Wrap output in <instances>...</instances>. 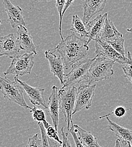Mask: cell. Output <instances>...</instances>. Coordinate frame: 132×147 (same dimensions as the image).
<instances>
[{
    "label": "cell",
    "instance_id": "11",
    "mask_svg": "<svg viewBox=\"0 0 132 147\" xmlns=\"http://www.w3.org/2000/svg\"><path fill=\"white\" fill-rule=\"evenodd\" d=\"M45 57L48 61L50 70L53 76H56L61 84L63 86L64 84V70L65 66L63 60L60 55H57L51 51H46L44 52Z\"/></svg>",
    "mask_w": 132,
    "mask_h": 147
},
{
    "label": "cell",
    "instance_id": "19",
    "mask_svg": "<svg viewBox=\"0 0 132 147\" xmlns=\"http://www.w3.org/2000/svg\"><path fill=\"white\" fill-rule=\"evenodd\" d=\"M74 126L79 140L85 147H102L99 144L97 138L94 137L91 132L86 131L76 125Z\"/></svg>",
    "mask_w": 132,
    "mask_h": 147
},
{
    "label": "cell",
    "instance_id": "5",
    "mask_svg": "<svg viewBox=\"0 0 132 147\" xmlns=\"http://www.w3.org/2000/svg\"><path fill=\"white\" fill-rule=\"evenodd\" d=\"M94 60V58H86L73 65L71 71L65 75L66 79L62 87L73 86L82 81H87L88 79L90 69Z\"/></svg>",
    "mask_w": 132,
    "mask_h": 147
},
{
    "label": "cell",
    "instance_id": "30",
    "mask_svg": "<svg viewBox=\"0 0 132 147\" xmlns=\"http://www.w3.org/2000/svg\"><path fill=\"white\" fill-rule=\"evenodd\" d=\"M69 132L72 134V137L73 138L74 143H75V145H76V147H86L81 143V142L79 140L78 137L77 136V135H76V131H75V128H74L73 123H72V126H71Z\"/></svg>",
    "mask_w": 132,
    "mask_h": 147
},
{
    "label": "cell",
    "instance_id": "2",
    "mask_svg": "<svg viewBox=\"0 0 132 147\" xmlns=\"http://www.w3.org/2000/svg\"><path fill=\"white\" fill-rule=\"evenodd\" d=\"M115 61L104 56L97 55L94 57L90 70L88 79L86 81L89 84L110 79L113 74Z\"/></svg>",
    "mask_w": 132,
    "mask_h": 147
},
{
    "label": "cell",
    "instance_id": "23",
    "mask_svg": "<svg viewBox=\"0 0 132 147\" xmlns=\"http://www.w3.org/2000/svg\"><path fill=\"white\" fill-rule=\"evenodd\" d=\"M66 0H56V7L60 18V23H59V34L61 37L62 40H64L62 34V13L64 10V6L65 5Z\"/></svg>",
    "mask_w": 132,
    "mask_h": 147
},
{
    "label": "cell",
    "instance_id": "21",
    "mask_svg": "<svg viewBox=\"0 0 132 147\" xmlns=\"http://www.w3.org/2000/svg\"><path fill=\"white\" fill-rule=\"evenodd\" d=\"M31 112L32 113L33 119L38 122H42L43 124L45 129H47L51 126L47 121L46 115L43 109L34 106L31 109Z\"/></svg>",
    "mask_w": 132,
    "mask_h": 147
},
{
    "label": "cell",
    "instance_id": "6",
    "mask_svg": "<svg viewBox=\"0 0 132 147\" xmlns=\"http://www.w3.org/2000/svg\"><path fill=\"white\" fill-rule=\"evenodd\" d=\"M34 53H25L18 55L13 59L9 67L4 72V75H16V76H23L31 74L34 65Z\"/></svg>",
    "mask_w": 132,
    "mask_h": 147
},
{
    "label": "cell",
    "instance_id": "1",
    "mask_svg": "<svg viewBox=\"0 0 132 147\" xmlns=\"http://www.w3.org/2000/svg\"><path fill=\"white\" fill-rule=\"evenodd\" d=\"M87 40L86 38L72 34L57 45L55 49L63 60L65 70H69L76 62L86 58L90 49Z\"/></svg>",
    "mask_w": 132,
    "mask_h": 147
},
{
    "label": "cell",
    "instance_id": "16",
    "mask_svg": "<svg viewBox=\"0 0 132 147\" xmlns=\"http://www.w3.org/2000/svg\"><path fill=\"white\" fill-rule=\"evenodd\" d=\"M47 105L48 113L52 119L53 126L58 131V126L59 124L60 105L58 88L55 86H53L52 87L51 93L48 98V102Z\"/></svg>",
    "mask_w": 132,
    "mask_h": 147
},
{
    "label": "cell",
    "instance_id": "20",
    "mask_svg": "<svg viewBox=\"0 0 132 147\" xmlns=\"http://www.w3.org/2000/svg\"><path fill=\"white\" fill-rule=\"evenodd\" d=\"M70 31L72 34H79L81 37L87 39L88 38V32L86 28V24L78 15H74L73 16Z\"/></svg>",
    "mask_w": 132,
    "mask_h": 147
},
{
    "label": "cell",
    "instance_id": "15",
    "mask_svg": "<svg viewBox=\"0 0 132 147\" xmlns=\"http://www.w3.org/2000/svg\"><path fill=\"white\" fill-rule=\"evenodd\" d=\"M107 17L108 14L107 13L104 14H100L87 24V30L88 35V38L87 40L88 44L92 40L95 41L99 38L104 26L105 20Z\"/></svg>",
    "mask_w": 132,
    "mask_h": 147
},
{
    "label": "cell",
    "instance_id": "35",
    "mask_svg": "<svg viewBox=\"0 0 132 147\" xmlns=\"http://www.w3.org/2000/svg\"><path fill=\"white\" fill-rule=\"evenodd\" d=\"M37 1H42V0H37Z\"/></svg>",
    "mask_w": 132,
    "mask_h": 147
},
{
    "label": "cell",
    "instance_id": "27",
    "mask_svg": "<svg viewBox=\"0 0 132 147\" xmlns=\"http://www.w3.org/2000/svg\"><path fill=\"white\" fill-rule=\"evenodd\" d=\"M122 69L125 74V77L132 84V63L122 65Z\"/></svg>",
    "mask_w": 132,
    "mask_h": 147
},
{
    "label": "cell",
    "instance_id": "29",
    "mask_svg": "<svg viewBox=\"0 0 132 147\" xmlns=\"http://www.w3.org/2000/svg\"><path fill=\"white\" fill-rule=\"evenodd\" d=\"M127 111V110L125 107L123 106H118L113 110V112L111 114H113L117 118H121L125 115Z\"/></svg>",
    "mask_w": 132,
    "mask_h": 147
},
{
    "label": "cell",
    "instance_id": "18",
    "mask_svg": "<svg viewBox=\"0 0 132 147\" xmlns=\"http://www.w3.org/2000/svg\"><path fill=\"white\" fill-rule=\"evenodd\" d=\"M123 37L116 28L113 22L108 18H106L101 34L98 40L106 42H111L119 37Z\"/></svg>",
    "mask_w": 132,
    "mask_h": 147
},
{
    "label": "cell",
    "instance_id": "26",
    "mask_svg": "<svg viewBox=\"0 0 132 147\" xmlns=\"http://www.w3.org/2000/svg\"><path fill=\"white\" fill-rule=\"evenodd\" d=\"M46 129L47 134L48 136V137L56 141L57 143H58L60 144V146L62 144V141L59 138V136L58 135V132L54 126H50L48 129Z\"/></svg>",
    "mask_w": 132,
    "mask_h": 147
},
{
    "label": "cell",
    "instance_id": "4",
    "mask_svg": "<svg viewBox=\"0 0 132 147\" xmlns=\"http://www.w3.org/2000/svg\"><path fill=\"white\" fill-rule=\"evenodd\" d=\"M23 88L18 82L11 81L7 78L0 77V90L5 98L18 104L25 109H31L23 95Z\"/></svg>",
    "mask_w": 132,
    "mask_h": 147
},
{
    "label": "cell",
    "instance_id": "25",
    "mask_svg": "<svg viewBox=\"0 0 132 147\" xmlns=\"http://www.w3.org/2000/svg\"><path fill=\"white\" fill-rule=\"evenodd\" d=\"M25 147H43L42 140L39 138L38 134L34 135L32 138L28 139Z\"/></svg>",
    "mask_w": 132,
    "mask_h": 147
},
{
    "label": "cell",
    "instance_id": "31",
    "mask_svg": "<svg viewBox=\"0 0 132 147\" xmlns=\"http://www.w3.org/2000/svg\"><path fill=\"white\" fill-rule=\"evenodd\" d=\"M75 0H66V3H65V5L64 6V10H63V13H62V16L64 17V14L65 13V12L66 11V10H68V9L73 3V2H74Z\"/></svg>",
    "mask_w": 132,
    "mask_h": 147
},
{
    "label": "cell",
    "instance_id": "3",
    "mask_svg": "<svg viewBox=\"0 0 132 147\" xmlns=\"http://www.w3.org/2000/svg\"><path fill=\"white\" fill-rule=\"evenodd\" d=\"M78 88L75 86L62 87L58 90L60 110L63 114L67 123V130L69 131L72 123V116L76 105Z\"/></svg>",
    "mask_w": 132,
    "mask_h": 147
},
{
    "label": "cell",
    "instance_id": "8",
    "mask_svg": "<svg viewBox=\"0 0 132 147\" xmlns=\"http://www.w3.org/2000/svg\"><path fill=\"white\" fill-rule=\"evenodd\" d=\"M96 84L83 83L78 87L76 105L73 115L83 109H89L92 104Z\"/></svg>",
    "mask_w": 132,
    "mask_h": 147
},
{
    "label": "cell",
    "instance_id": "10",
    "mask_svg": "<svg viewBox=\"0 0 132 147\" xmlns=\"http://www.w3.org/2000/svg\"><path fill=\"white\" fill-rule=\"evenodd\" d=\"M15 80L21 84L24 90L28 94L30 102L34 106H42L45 109H48V105L44 97V88L32 87L27 83L20 80L17 76L15 77Z\"/></svg>",
    "mask_w": 132,
    "mask_h": 147
},
{
    "label": "cell",
    "instance_id": "34",
    "mask_svg": "<svg viewBox=\"0 0 132 147\" xmlns=\"http://www.w3.org/2000/svg\"><path fill=\"white\" fill-rule=\"evenodd\" d=\"M128 147H132V144L128 143Z\"/></svg>",
    "mask_w": 132,
    "mask_h": 147
},
{
    "label": "cell",
    "instance_id": "12",
    "mask_svg": "<svg viewBox=\"0 0 132 147\" xmlns=\"http://www.w3.org/2000/svg\"><path fill=\"white\" fill-rule=\"evenodd\" d=\"M5 10L8 16V21L13 28L19 26H25L26 23L23 16L22 9L14 5L9 0H3Z\"/></svg>",
    "mask_w": 132,
    "mask_h": 147
},
{
    "label": "cell",
    "instance_id": "7",
    "mask_svg": "<svg viewBox=\"0 0 132 147\" xmlns=\"http://www.w3.org/2000/svg\"><path fill=\"white\" fill-rule=\"evenodd\" d=\"M94 42L96 48L95 53L97 55H102L110 58L121 65L132 63V55L130 52H128V57H126L118 53L106 41L97 40Z\"/></svg>",
    "mask_w": 132,
    "mask_h": 147
},
{
    "label": "cell",
    "instance_id": "17",
    "mask_svg": "<svg viewBox=\"0 0 132 147\" xmlns=\"http://www.w3.org/2000/svg\"><path fill=\"white\" fill-rule=\"evenodd\" d=\"M106 118L108 122V128L113 132L122 144L124 145L132 144V130L119 125L111 121L109 117Z\"/></svg>",
    "mask_w": 132,
    "mask_h": 147
},
{
    "label": "cell",
    "instance_id": "14",
    "mask_svg": "<svg viewBox=\"0 0 132 147\" xmlns=\"http://www.w3.org/2000/svg\"><path fill=\"white\" fill-rule=\"evenodd\" d=\"M17 40L21 49L26 53L37 55L36 47L33 40V37L25 26H19L17 31Z\"/></svg>",
    "mask_w": 132,
    "mask_h": 147
},
{
    "label": "cell",
    "instance_id": "9",
    "mask_svg": "<svg viewBox=\"0 0 132 147\" xmlns=\"http://www.w3.org/2000/svg\"><path fill=\"white\" fill-rule=\"evenodd\" d=\"M21 48L17 38L13 34L1 37L0 38V55L6 56L14 59L18 56Z\"/></svg>",
    "mask_w": 132,
    "mask_h": 147
},
{
    "label": "cell",
    "instance_id": "24",
    "mask_svg": "<svg viewBox=\"0 0 132 147\" xmlns=\"http://www.w3.org/2000/svg\"><path fill=\"white\" fill-rule=\"evenodd\" d=\"M109 42L113 48V49L116 51L118 53L121 54L123 56H125V48H124V42L125 40L123 38V37H119L111 42Z\"/></svg>",
    "mask_w": 132,
    "mask_h": 147
},
{
    "label": "cell",
    "instance_id": "33",
    "mask_svg": "<svg viewBox=\"0 0 132 147\" xmlns=\"http://www.w3.org/2000/svg\"><path fill=\"white\" fill-rule=\"evenodd\" d=\"M127 31L128 32H131V33H132V27L131 28H128L127 30Z\"/></svg>",
    "mask_w": 132,
    "mask_h": 147
},
{
    "label": "cell",
    "instance_id": "13",
    "mask_svg": "<svg viewBox=\"0 0 132 147\" xmlns=\"http://www.w3.org/2000/svg\"><path fill=\"white\" fill-rule=\"evenodd\" d=\"M107 1V0H84L83 3V22L87 24L94 15L102 11Z\"/></svg>",
    "mask_w": 132,
    "mask_h": 147
},
{
    "label": "cell",
    "instance_id": "28",
    "mask_svg": "<svg viewBox=\"0 0 132 147\" xmlns=\"http://www.w3.org/2000/svg\"><path fill=\"white\" fill-rule=\"evenodd\" d=\"M61 136H62V144L59 147H72L71 144L69 139V134L66 133L64 131V127L61 128Z\"/></svg>",
    "mask_w": 132,
    "mask_h": 147
},
{
    "label": "cell",
    "instance_id": "32",
    "mask_svg": "<svg viewBox=\"0 0 132 147\" xmlns=\"http://www.w3.org/2000/svg\"><path fill=\"white\" fill-rule=\"evenodd\" d=\"M114 147H123L121 146V142H120V140L119 139H117L116 140L115 145Z\"/></svg>",
    "mask_w": 132,
    "mask_h": 147
},
{
    "label": "cell",
    "instance_id": "22",
    "mask_svg": "<svg viewBox=\"0 0 132 147\" xmlns=\"http://www.w3.org/2000/svg\"><path fill=\"white\" fill-rule=\"evenodd\" d=\"M38 125L41 133L43 147H58L56 141L50 138L47 135L43 124L42 122H38Z\"/></svg>",
    "mask_w": 132,
    "mask_h": 147
}]
</instances>
